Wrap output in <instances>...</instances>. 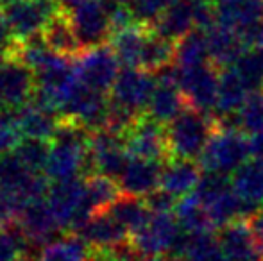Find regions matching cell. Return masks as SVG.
I'll return each mask as SVG.
<instances>
[{"label":"cell","mask_w":263,"mask_h":261,"mask_svg":"<svg viewBox=\"0 0 263 261\" xmlns=\"http://www.w3.org/2000/svg\"><path fill=\"white\" fill-rule=\"evenodd\" d=\"M111 0H84L68 14L79 45L84 49L106 45L113 36L109 18Z\"/></svg>","instance_id":"obj_8"},{"label":"cell","mask_w":263,"mask_h":261,"mask_svg":"<svg viewBox=\"0 0 263 261\" xmlns=\"http://www.w3.org/2000/svg\"><path fill=\"white\" fill-rule=\"evenodd\" d=\"M43 39H45L47 47L52 52L59 54V56L72 57L79 56L83 52V47L79 45L76 34H73L72 24L68 20V14L59 13L58 16L47 25V29L43 31Z\"/></svg>","instance_id":"obj_27"},{"label":"cell","mask_w":263,"mask_h":261,"mask_svg":"<svg viewBox=\"0 0 263 261\" xmlns=\"http://www.w3.org/2000/svg\"><path fill=\"white\" fill-rule=\"evenodd\" d=\"M165 163L131 157L118 177V186L124 195L145 198L161 186V170Z\"/></svg>","instance_id":"obj_18"},{"label":"cell","mask_w":263,"mask_h":261,"mask_svg":"<svg viewBox=\"0 0 263 261\" xmlns=\"http://www.w3.org/2000/svg\"><path fill=\"white\" fill-rule=\"evenodd\" d=\"M145 206L149 208L151 213H174L177 208L179 198L170 195L168 192H165L163 188H158L156 192H153L151 195L143 198Z\"/></svg>","instance_id":"obj_41"},{"label":"cell","mask_w":263,"mask_h":261,"mask_svg":"<svg viewBox=\"0 0 263 261\" xmlns=\"http://www.w3.org/2000/svg\"><path fill=\"white\" fill-rule=\"evenodd\" d=\"M11 32L7 29L6 22H4L2 14H0V47H9L11 45Z\"/></svg>","instance_id":"obj_44"},{"label":"cell","mask_w":263,"mask_h":261,"mask_svg":"<svg viewBox=\"0 0 263 261\" xmlns=\"http://www.w3.org/2000/svg\"><path fill=\"white\" fill-rule=\"evenodd\" d=\"M261 249H263V244H261Z\"/></svg>","instance_id":"obj_51"},{"label":"cell","mask_w":263,"mask_h":261,"mask_svg":"<svg viewBox=\"0 0 263 261\" xmlns=\"http://www.w3.org/2000/svg\"><path fill=\"white\" fill-rule=\"evenodd\" d=\"M176 258H181L183 261H228L213 233L192 234V236L186 234L183 249Z\"/></svg>","instance_id":"obj_30"},{"label":"cell","mask_w":263,"mask_h":261,"mask_svg":"<svg viewBox=\"0 0 263 261\" xmlns=\"http://www.w3.org/2000/svg\"><path fill=\"white\" fill-rule=\"evenodd\" d=\"M122 195L120 186L117 181L104 175L91 174L86 179V197L90 202L93 213H101L109 209L117 202V198Z\"/></svg>","instance_id":"obj_32"},{"label":"cell","mask_w":263,"mask_h":261,"mask_svg":"<svg viewBox=\"0 0 263 261\" xmlns=\"http://www.w3.org/2000/svg\"><path fill=\"white\" fill-rule=\"evenodd\" d=\"M174 65L177 68H194V66L211 65L206 32L195 29L190 34L176 43V59Z\"/></svg>","instance_id":"obj_29"},{"label":"cell","mask_w":263,"mask_h":261,"mask_svg":"<svg viewBox=\"0 0 263 261\" xmlns=\"http://www.w3.org/2000/svg\"><path fill=\"white\" fill-rule=\"evenodd\" d=\"M73 70L81 84L106 93L113 90L117 83V77L120 73V61L117 59L113 49L101 45L93 49H84L79 56H76Z\"/></svg>","instance_id":"obj_10"},{"label":"cell","mask_w":263,"mask_h":261,"mask_svg":"<svg viewBox=\"0 0 263 261\" xmlns=\"http://www.w3.org/2000/svg\"><path fill=\"white\" fill-rule=\"evenodd\" d=\"M18 222H20V231L32 245L45 247L50 242H54L55 233L61 231L45 198L31 202Z\"/></svg>","instance_id":"obj_21"},{"label":"cell","mask_w":263,"mask_h":261,"mask_svg":"<svg viewBox=\"0 0 263 261\" xmlns=\"http://www.w3.org/2000/svg\"><path fill=\"white\" fill-rule=\"evenodd\" d=\"M113 2H117V4H122V6H129V7H131L133 4L136 2V0H113Z\"/></svg>","instance_id":"obj_46"},{"label":"cell","mask_w":263,"mask_h":261,"mask_svg":"<svg viewBox=\"0 0 263 261\" xmlns=\"http://www.w3.org/2000/svg\"><path fill=\"white\" fill-rule=\"evenodd\" d=\"M231 122L233 126H236L249 136L263 131V90L254 91L247 97L246 104L242 106V109L236 113Z\"/></svg>","instance_id":"obj_36"},{"label":"cell","mask_w":263,"mask_h":261,"mask_svg":"<svg viewBox=\"0 0 263 261\" xmlns=\"http://www.w3.org/2000/svg\"><path fill=\"white\" fill-rule=\"evenodd\" d=\"M91 132L63 118L54 139L45 174L54 183L77 179L88 168V143Z\"/></svg>","instance_id":"obj_1"},{"label":"cell","mask_w":263,"mask_h":261,"mask_svg":"<svg viewBox=\"0 0 263 261\" xmlns=\"http://www.w3.org/2000/svg\"><path fill=\"white\" fill-rule=\"evenodd\" d=\"M208 2H217V0H208Z\"/></svg>","instance_id":"obj_50"},{"label":"cell","mask_w":263,"mask_h":261,"mask_svg":"<svg viewBox=\"0 0 263 261\" xmlns=\"http://www.w3.org/2000/svg\"><path fill=\"white\" fill-rule=\"evenodd\" d=\"M59 13L55 0H0V14L16 42L43 34Z\"/></svg>","instance_id":"obj_4"},{"label":"cell","mask_w":263,"mask_h":261,"mask_svg":"<svg viewBox=\"0 0 263 261\" xmlns=\"http://www.w3.org/2000/svg\"><path fill=\"white\" fill-rule=\"evenodd\" d=\"M231 186L235 193L258 211L263 206V159H249L231 175Z\"/></svg>","instance_id":"obj_26"},{"label":"cell","mask_w":263,"mask_h":261,"mask_svg":"<svg viewBox=\"0 0 263 261\" xmlns=\"http://www.w3.org/2000/svg\"><path fill=\"white\" fill-rule=\"evenodd\" d=\"M217 24L238 34L247 49H258L263 43V0H217Z\"/></svg>","instance_id":"obj_6"},{"label":"cell","mask_w":263,"mask_h":261,"mask_svg":"<svg viewBox=\"0 0 263 261\" xmlns=\"http://www.w3.org/2000/svg\"><path fill=\"white\" fill-rule=\"evenodd\" d=\"M249 143H251V156L254 159H263V131L256 132V134H251Z\"/></svg>","instance_id":"obj_42"},{"label":"cell","mask_w":263,"mask_h":261,"mask_svg":"<svg viewBox=\"0 0 263 261\" xmlns=\"http://www.w3.org/2000/svg\"><path fill=\"white\" fill-rule=\"evenodd\" d=\"M183 236L174 213H151L149 220L131 234V244L143 258H163L176 251Z\"/></svg>","instance_id":"obj_7"},{"label":"cell","mask_w":263,"mask_h":261,"mask_svg":"<svg viewBox=\"0 0 263 261\" xmlns=\"http://www.w3.org/2000/svg\"><path fill=\"white\" fill-rule=\"evenodd\" d=\"M217 240L228 261H263V249L247 220H238L218 229Z\"/></svg>","instance_id":"obj_17"},{"label":"cell","mask_w":263,"mask_h":261,"mask_svg":"<svg viewBox=\"0 0 263 261\" xmlns=\"http://www.w3.org/2000/svg\"><path fill=\"white\" fill-rule=\"evenodd\" d=\"M229 68L246 84L249 93L263 90V59L256 49L246 50L240 56V59Z\"/></svg>","instance_id":"obj_34"},{"label":"cell","mask_w":263,"mask_h":261,"mask_svg":"<svg viewBox=\"0 0 263 261\" xmlns=\"http://www.w3.org/2000/svg\"><path fill=\"white\" fill-rule=\"evenodd\" d=\"M176 2L177 0H136L131 6V9L135 11V16L140 24L151 25L163 11H166Z\"/></svg>","instance_id":"obj_40"},{"label":"cell","mask_w":263,"mask_h":261,"mask_svg":"<svg viewBox=\"0 0 263 261\" xmlns=\"http://www.w3.org/2000/svg\"><path fill=\"white\" fill-rule=\"evenodd\" d=\"M36 91V77L31 68L14 57L0 65V106L6 109L22 108Z\"/></svg>","instance_id":"obj_15"},{"label":"cell","mask_w":263,"mask_h":261,"mask_svg":"<svg viewBox=\"0 0 263 261\" xmlns=\"http://www.w3.org/2000/svg\"><path fill=\"white\" fill-rule=\"evenodd\" d=\"M18 261H31L29 258H22V259H18Z\"/></svg>","instance_id":"obj_49"},{"label":"cell","mask_w":263,"mask_h":261,"mask_svg":"<svg viewBox=\"0 0 263 261\" xmlns=\"http://www.w3.org/2000/svg\"><path fill=\"white\" fill-rule=\"evenodd\" d=\"M151 34L149 24H136L120 32L111 36V49H113L117 59L124 68H140L142 70V59L145 52L147 39Z\"/></svg>","instance_id":"obj_24"},{"label":"cell","mask_w":263,"mask_h":261,"mask_svg":"<svg viewBox=\"0 0 263 261\" xmlns=\"http://www.w3.org/2000/svg\"><path fill=\"white\" fill-rule=\"evenodd\" d=\"M217 122L218 126L206 145L199 165L204 172L229 177L242 165H246L249 157H253L249 136L233 126V122H224V120Z\"/></svg>","instance_id":"obj_2"},{"label":"cell","mask_w":263,"mask_h":261,"mask_svg":"<svg viewBox=\"0 0 263 261\" xmlns=\"http://www.w3.org/2000/svg\"><path fill=\"white\" fill-rule=\"evenodd\" d=\"M7 59V47H0V65Z\"/></svg>","instance_id":"obj_45"},{"label":"cell","mask_w":263,"mask_h":261,"mask_svg":"<svg viewBox=\"0 0 263 261\" xmlns=\"http://www.w3.org/2000/svg\"><path fill=\"white\" fill-rule=\"evenodd\" d=\"M55 115H58L55 111L31 98L27 104L18 108L16 120L25 138L52 142L55 132L59 129V124H61V120H58Z\"/></svg>","instance_id":"obj_22"},{"label":"cell","mask_w":263,"mask_h":261,"mask_svg":"<svg viewBox=\"0 0 263 261\" xmlns=\"http://www.w3.org/2000/svg\"><path fill=\"white\" fill-rule=\"evenodd\" d=\"M154 77H156V90H154L145 115H149L151 118L163 126H168L188 108V104L177 86L174 65L154 73Z\"/></svg>","instance_id":"obj_16"},{"label":"cell","mask_w":263,"mask_h":261,"mask_svg":"<svg viewBox=\"0 0 263 261\" xmlns=\"http://www.w3.org/2000/svg\"><path fill=\"white\" fill-rule=\"evenodd\" d=\"M249 95L251 93L246 88V84L236 77V73L231 68L220 70L217 106H215L213 116L217 120H224V122L229 118H235L236 113L246 104Z\"/></svg>","instance_id":"obj_25"},{"label":"cell","mask_w":263,"mask_h":261,"mask_svg":"<svg viewBox=\"0 0 263 261\" xmlns=\"http://www.w3.org/2000/svg\"><path fill=\"white\" fill-rule=\"evenodd\" d=\"M61 231H79L95 215L86 197V181L70 179L54 183L45 197Z\"/></svg>","instance_id":"obj_5"},{"label":"cell","mask_w":263,"mask_h":261,"mask_svg":"<svg viewBox=\"0 0 263 261\" xmlns=\"http://www.w3.org/2000/svg\"><path fill=\"white\" fill-rule=\"evenodd\" d=\"M88 244L79 236H63L42 249L38 261H86Z\"/></svg>","instance_id":"obj_33"},{"label":"cell","mask_w":263,"mask_h":261,"mask_svg":"<svg viewBox=\"0 0 263 261\" xmlns=\"http://www.w3.org/2000/svg\"><path fill=\"white\" fill-rule=\"evenodd\" d=\"M22 136L24 134L18 126L16 113L0 108V154L14 152L16 147L24 142Z\"/></svg>","instance_id":"obj_39"},{"label":"cell","mask_w":263,"mask_h":261,"mask_svg":"<svg viewBox=\"0 0 263 261\" xmlns=\"http://www.w3.org/2000/svg\"><path fill=\"white\" fill-rule=\"evenodd\" d=\"M202 167L199 161L170 157L161 170V186L176 198H184L195 192L202 179Z\"/></svg>","instance_id":"obj_20"},{"label":"cell","mask_w":263,"mask_h":261,"mask_svg":"<svg viewBox=\"0 0 263 261\" xmlns=\"http://www.w3.org/2000/svg\"><path fill=\"white\" fill-rule=\"evenodd\" d=\"M176 81L186 101L188 108L202 111L206 115H213L218 95V75L220 70L213 65L194 66V68H177Z\"/></svg>","instance_id":"obj_9"},{"label":"cell","mask_w":263,"mask_h":261,"mask_svg":"<svg viewBox=\"0 0 263 261\" xmlns=\"http://www.w3.org/2000/svg\"><path fill=\"white\" fill-rule=\"evenodd\" d=\"M77 236L93 249H115L131 240L129 231L109 211L95 213L79 231Z\"/></svg>","instance_id":"obj_19"},{"label":"cell","mask_w":263,"mask_h":261,"mask_svg":"<svg viewBox=\"0 0 263 261\" xmlns=\"http://www.w3.org/2000/svg\"><path fill=\"white\" fill-rule=\"evenodd\" d=\"M217 126L218 122L213 115L186 108L166 126L170 157L199 161Z\"/></svg>","instance_id":"obj_3"},{"label":"cell","mask_w":263,"mask_h":261,"mask_svg":"<svg viewBox=\"0 0 263 261\" xmlns=\"http://www.w3.org/2000/svg\"><path fill=\"white\" fill-rule=\"evenodd\" d=\"M29 204L31 202L24 193L0 183V227H9L20 220Z\"/></svg>","instance_id":"obj_37"},{"label":"cell","mask_w":263,"mask_h":261,"mask_svg":"<svg viewBox=\"0 0 263 261\" xmlns=\"http://www.w3.org/2000/svg\"><path fill=\"white\" fill-rule=\"evenodd\" d=\"M129 159L131 156L125 149L124 136L107 129L91 132L90 143H88V170L90 172L118 181Z\"/></svg>","instance_id":"obj_11"},{"label":"cell","mask_w":263,"mask_h":261,"mask_svg":"<svg viewBox=\"0 0 263 261\" xmlns=\"http://www.w3.org/2000/svg\"><path fill=\"white\" fill-rule=\"evenodd\" d=\"M174 215H176L183 233L188 234V236H192V234L211 233V231L215 229V227L211 226V220L208 216L206 208L197 200V197H195L194 193L184 198H179Z\"/></svg>","instance_id":"obj_28"},{"label":"cell","mask_w":263,"mask_h":261,"mask_svg":"<svg viewBox=\"0 0 263 261\" xmlns=\"http://www.w3.org/2000/svg\"><path fill=\"white\" fill-rule=\"evenodd\" d=\"M29 240L18 229L0 227V261H18L25 258Z\"/></svg>","instance_id":"obj_38"},{"label":"cell","mask_w":263,"mask_h":261,"mask_svg":"<svg viewBox=\"0 0 263 261\" xmlns=\"http://www.w3.org/2000/svg\"><path fill=\"white\" fill-rule=\"evenodd\" d=\"M154 90H156L154 73L140 68H122L111 90V101L138 115H145Z\"/></svg>","instance_id":"obj_14"},{"label":"cell","mask_w":263,"mask_h":261,"mask_svg":"<svg viewBox=\"0 0 263 261\" xmlns=\"http://www.w3.org/2000/svg\"><path fill=\"white\" fill-rule=\"evenodd\" d=\"M204 32L206 42H208L211 65L217 66L218 70H226L229 66H233L246 50H251L243 45V42L238 38L236 32H233L231 29L224 27L220 24L211 25Z\"/></svg>","instance_id":"obj_23"},{"label":"cell","mask_w":263,"mask_h":261,"mask_svg":"<svg viewBox=\"0 0 263 261\" xmlns=\"http://www.w3.org/2000/svg\"><path fill=\"white\" fill-rule=\"evenodd\" d=\"M125 149L131 157L147 161L166 163L170 159L166 126L153 120L149 115H142L131 131L124 136Z\"/></svg>","instance_id":"obj_13"},{"label":"cell","mask_w":263,"mask_h":261,"mask_svg":"<svg viewBox=\"0 0 263 261\" xmlns=\"http://www.w3.org/2000/svg\"><path fill=\"white\" fill-rule=\"evenodd\" d=\"M14 156L18 157L22 165L32 174L45 172L47 163L50 156V142H42V139L25 138L14 150Z\"/></svg>","instance_id":"obj_35"},{"label":"cell","mask_w":263,"mask_h":261,"mask_svg":"<svg viewBox=\"0 0 263 261\" xmlns=\"http://www.w3.org/2000/svg\"><path fill=\"white\" fill-rule=\"evenodd\" d=\"M109 102L111 98H107L106 93L95 91L79 83L63 108L61 115L65 116V120L77 124L88 132H97L106 129L107 126Z\"/></svg>","instance_id":"obj_12"},{"label":"cell","mask_w":263,"mask_h":261,"mask_svg":"<svg viewBox=\"0 0 263 261\" xmlns=\"http://www.w3.org/2000/svg\"><path fill=\"white\" fill-rule=\"evenodd\" d=\"M256 50H258V54H260V56H261V59H263V43H261V45H260V47H258V49H256Z\"/></svg>","instance_id":"obj_48"},{"label":"cell","mask_w":263,"mask_h":261,"mask_svg":"<svg viewBox=\"0 0 263 261\" xmlns=\"http://www.w3.org/2000/svg\"><path fill=\"white\" fill-rule=\"evenodd\" d=\"M86 261H117L111 249H91Z\"/></svg>","instance_id":"obj_43"},{"label":"cell","mask_w":263,"mask_h":261,"mask_svg":"<svg viewBox=\"0 0 263 261\" xmlns=\"http://www.w3.org/2000/svg\"><path fill=\"white\" fill-rule=\"evenodd\" d=\"M107 211L129 231V234H135L151 216V211L143 202V198L124 195V193L117 198V202Z\"/></svg>","instance_id":"obj_31"},{"label":"cell","mask_w":263,"mask_h":261,"mask_svg":"<svg viewBox=\"0 0 263 261\" xmlns=\"http://www.w3.org/2000/svg\"><path fill=\"white\" fill-rule=\"evenodd\" d=\"M140 261H168L166 258H142Z\"/></svg>","instance_id":"obj_47"}]
</instances>
